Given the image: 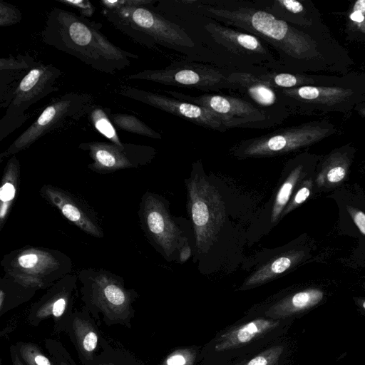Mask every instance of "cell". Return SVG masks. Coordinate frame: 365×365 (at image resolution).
Masks as SVG:
<instances>
[{
  "label": "cell",
  "instance_id": "cell-1",
  "mask_svg": "<svg viewBox=\"0 0 365 365\" xmlns=\"http://www.w3.org/2000/svg\"><path fill=\"white\" fill-rule=\"evenodd\" d=\"M200 13L264 41L284 72L331 71L346 73L351 63L346 51L319 26L302 29L281 20L255 0H188Z\"/></svg>",
  "mask_w": 365,
  "mask_h": 365
},
{
  "label": "cell",
  "instance_id": "cell-2",
  "mask_svg": "<svg viewBox=\"0 0 365 365\" xmlns=\"http://www.w3.org/2000/svg\"><path fill=\"white\" fill-rule=\"evenodd\" d=\"M102 25L74 12L53 7L41 33L42 41L71 55L101 73L114 75L138 56L113 44L101 31Z\"/></svg>",
  "mask_w": 365,
  "mask_h": 365
},
{
  "label": "cell",
  "instance_id": "cell-3",
  "mask_svg": "<svg viewBox=\"0 0 365 365\" xmlns=\"http://www.w3.org/2000/svg\"><path fill=\"white\" fill-rule=\"evenodd\" d=\"M102 14L116 29L150 49L163 46L180 59L211 64L227 69L221 61L202 48L179 25L151 7L103 9Z\"/></svg>",
  "mask_w": 365,
  "mask_h": 365
},
{
  "label": "cell",
  "instance_id": "cell-4",
  "mask_svg": "<svg viewBox=\"0 0 365 365\" xmlns=\"http://www.w3.org/2000/svg\"><path fill=\"white\" fill-rule=\"evenodd\" d=\"M277 90L291 115L346 113L365 103V76L350 73L339 84Z\"/></svg>",
  "mask_w": 365,
  "mask_h": 365
},
{
  "label": "cell",
  "instance_id": "cell-5",
  "mask_svg": "<svg viewBox=\"0 0 365 365\" xmlns=\"http://www.w3.org/2000/svg\"><path fill=\"white\" fill-rule=\"evenodd\" d=\"M336 132L335 125L327 120L312 121L240 140L230 153L238 159L274 157L310 146Z\"/></svg>",
  "mask_w": 365,
  "mask_h": 365
},
{
  "label": "cell",
  "instance_id": "cell-6",
  "mask_svg": "<svg viewBox=\"0 0 365 365\" xmlns=\"http://www.w3.org/2000/svg\"><path fill=\"white\" fill-rule=\"evenodd\" d=\"M94 105L93 97L88 93L72 91L59 96L0 154V161L29 148L43 135L81 120L88 115Z\"/></svg>",
  "mask_w": 365,
  "mask_h": 365
},
{
  "label": "cell",
  "instance_id": "cell-7",
  "mask_svg": "<svg viewBox=\"0 0 365 365\" xmlns=\"http://www.w3.org/2000/svg\"><path fill=\"white\" fill-rule=\"evenodd\" d=\"M187 186L196 250L204 252L215 241L224 222L223 202L218 191L206 179L200 161L193 163Z\"/></svg>",
  "mask_w": 365,
  "mask_h": 365
},
{
  "label": "cell",
  "instance_id": "cell-8",
  "mask_svg": "<svg viewBox=\"0 0 365 365\" xmlns=\"http://www.w3.org/2000/svg\"><path fill=\"white\" fill-rule=\"evenodd\" d=\"M232 71L211 64L176 59L159 69H145L126 76L128 80L149 81L165 86L220 93L232 89L229 75Z\"/></svg>",
  "mask_w": 365,
  "mask_h": 365
},
{
  "label": "cell",
  "instance_id": "cell-9",
  "mask_svg": "<svg viewBox=\"0 0 365 365\" xmlns=\"http://www.w3.org/2000/svg\"><path fill=\"white\" fill-rule=\"evenodd\" d=\"M85 308L96 320L108 327H132L135 294L118 280L100 276L86 282L82 291Z\"/></svg>",
  "mask_w": 365,
  "mask_h": 365
},
{
  "label": "cell",
  "instance_id": "cell-10",
  "mask_svg": "<svg viewBox=\"0 0 365 365\" xmlns=\"http://www.w3.org/2000/svg\"><path fill=\"white\" fill-rule=\"evenodd\" d=\"M61 74L53 65L39 62L24 76L0 120V142L27 121L31 106L58 90L55 83Z\"/></svg>",
  "mask_w": 365,
  "mask_h": 365
},
{
  "label": "cell",
  "instance_id": "cell-11",
  "mask_svg": "<svg viewBox=\"0 0 365 365\" xmlns=\"http://www.w3.org/2000/svg\"><path fill=\"white\" fill-rule=\"evenodd\" d=\"M168 96L198 105L218 116L228 130L235 128L267 129L277 125L251 103L235 96L205 93L190 96L177 91H162Z\"/></svg>",
  "mask_w": 365,
  "mask_h": 365
},
{
  "label": "cell",
  "instance_id": "cell-12",
  "mask_svg": "<svg viewBox=\"0 0 365 365\" xmlns=\"http://www.w3.org/2000/svg\"><path fill=\"white\" fill-rule=\"evenodd\" d=\"M78 148L87 150L93 159V163L88 167L101 173L145 165L156 154L153 147L127 143L118 145L113 143L91 141L82 143Z\"/></svg>",
  "mask_w": 365,
  "mask_h": 365
},
{
  "label": "cell",
  "instance_id": "cell-13",
  "mask_svg": "<svg viewBox=\"0 0 365 365\" xmlns=\"http://www.w3.org/2000/svg\"><path fill=\"white\" fill-rule=\"evenodd\" d=\"M118 93L160 109L197 125L218 132H225L220 118L207 108L170 96L123 86Z\"/></svg>",
  "mask_w": 365,
  "mask_h": 365
},
{
  "label": "cell",
  "instance_id": "cell-14",
  "mask_svg": "<svg viewBox=\"0 0 365 365\" xmlns=\"http://www.w3.org/2000/svg\"><path fill=\"white\" fill-rule=\"evenodd\" d=\"M230 95L240 97L264 112L277 125H282L291 114L277 88L269 86L257 76L239 71L229 75Z\"/></svg>",
  "mask_w": 365,
  "mask_h": 365
},
{
  "label": "cell",
  "instance_id": "cell-15",
  "mask_svg": "<svg viewBox=\"0 0 365 365\" xmlns=\"http://www.w3.org/2000/svg\"><path fill=\"white\" fill-rule=\"evenodd\" d=\"M73 286L58 284L51 288L31 307L26 317V322L31 327H38L48 319L53 320V334L66 332L73 310Z\"/></svg>",
  "mask_w": 365,
  "mask_h": 365
},
{
  "label": "cell",
  "instance_id": "cell-16",
  "mask_svg": "<svg viewBox=\"0 0 365 365\" xmlns=\"http://www.w3.org/2000/svg\"><path fill=\"white\" fill-rule=\"evenodd\" d=\"M143 219L150 235L167 257L180 252L187 242L164 203L153 195L145 197Z\"/></svg>",
  "mask_w": 365,
  "mask_h": 365
},
{
  "label": "cell",
  "instance_id": "cell-17",
  "mask_svg": "<svg viewBox=\"0 0 365 365\" xmlns=\"http://www.w3.org/2000/svg\"><path fill=\"white\" fill-rule=\"evenodd\" d=\"M96 322L84 307L73 312L66 329L83 365H94L103 348L105 337Z\"/></svg>",
  "mask_w": 365,
  "mask_h": 365
},
{
  "label": "cell",
  "instance_id": "cell-18",
  "mask_svg": "<svg viewBox=\"0 0 365 365\" xmlns=\"http://www.w3.org/2000/svg\"><path fill=\"white\" fill-rule=\"evenodd\" d=\"M317 161L316 156L307 153L291 159L282 173L283 180L271 203L269 222L274 225L281 220L282 214L299 183L307 177V168Z\"/></svg>",
  "mask_w": 365,
  "mask_h": 365
},
{
  "label": "cell",
  "instance_id": "cell-19",
  "mask_svg": "<svg viewBox=\"0 0 365 365\" xmlns=\"http://www.w3.org/2000/svg\"><path fill=\"white\" fill-rule=\"evenodd\" d=\"M263 9L287 23L302 29L319 25L320 17L314 6L307 1L255 0Z\"/></svg>",
  "mask_w": 365,
  "mask_h": 365
},
{
  "label": "cell",
  "instance_id": "cell-20",
  "mask_svg": "<svg viewBox=\"0 0 365 365\" xmlns=\"http://www.w3.org/2000/svg\"><path fill=\"white\" fill-rule=\"evenodd\" d=\"M326 297L324 290L309 287L292 293L273 304L265 316L274 319H288L305 314L322 304Z\"/></svg>",
  "mask_w": 365,
  "mask_h": 365
},
{
  "label": "cell",
  "instance_id": "cell-21",
  "mask_svg": "<svg viewBox=\"0 0 365 365\" xmlns=\"http://www.w3.org/2000/svg\"><path fill=\"white\" fill-rule=\"evenodd\" d=\"M38 63L28 53L9 55L0 58V107L1 108H8L21 80Z\"/></svg>",
  "mask_w": 365,
  "mask_h": 365
},
{
  "label": "cell",
  "instance_id": "cell-22",
  "mask_svg": "<svg viewBox=\"0 0 365 365\" xmlns=\"http://www.w3.org/2000/svg\"><path fill=\"white\" fill-rule=\"evenodd\" d=\"M282 319L258 318L235 327L222 334L215 349L225 351L245 346L278 327Z\"/></svg>",
  "mask_w": 365,
  "mask_h": 365
},
{
  "label": "cell",
  "instance_id": "cell-23",
  "mask_svg": "<svg viewBox=\"0 0 365 365\" xmlns=\"http://www.w3.org/2000/svg\"><path fill=\"white\" fill-rule=\"evenodd\" d=\"M45 196L69 221L87 233L101 237V231L90 213L78 202L63 190L53 187H44Z\"/></svg>",
  "mask_w": 365,
  "mask_h": 365
},
{
  "label": "cell",
  "instance_id": "cell-24",
  "mask_svg": "<svg viewBox=\"0 0 365 365\" xmlns=\"http://www.w3.org/2000/svg\"><path fill=\"white\" fill-rule=\"evenodd\" d=\"M354 156V148L346 145L336 148L322 160L315 178L318 188L329 189L341 185L346 178Z\"/></svg>",
  "mask_w": 365,
  "mask_h": 365
},
{
  "label": "cell",
  "instance_id": "cell-25",
  "mask_svg": "<svg viewBox=\"0 0 365 365\" xmlns=\"http://www.w3.org/2000/svg\"><path fill=\"white\" fill-rule=\"evenodd\" d=\"M349 75L350 73L341 76H324L272 71L258 75L257 77L272 88L289 89L308 86L339 84L345 81Z\"/></svg>",
  "mask_w": 365,
  "mask_h": 365
},
{
  "label": "cell",
  "instance_id": "cell-26",
  "mask_svg": "<svg viewBox=\"0 0 365 365\" xmlns=\"http://www.w3.org/2000/svg\"><path fill=\"white\" fill-rule=\"evenodd\" d=\"M304 255V250H292L276 256L252 274L240 289H250L276 278L298 264Z\"/></svg>",
  "mask_w": 365,
  "mask_h": 365
},
{
  "label": "cell",
  "instance_id": "cell-27",
  "mask_svg": "<svg viewBox=\"0 0 365 365\" xmlns=\"http://www.w3.org/2000/svg\"><path fill=\"white\" fill-rule=\"evenodd\" d=\"M19 162L12 156L4 169L1 187L0 188V225H4L16 197L19 177Z\"/></svg>",
  "mask_w": 365,
  "mask_h": 365
},
{
  "label": "cell",
  "instance_id": "cell-28",
  "mask_svg": "<svg viewBox=\"0 0 365 365\" xmlns=\"http://www.w3.org/2000/svg\"><path fill=\"white\" fill-rule=\"evenodd\" d=\"M106 110L115 128L154 139L162 138L160 133L135 115L128 113H113L108 108Z\"/></svg>",
  "mask_w": 365,
  "mask_h": 365
},
{
  "label": "cell",
  "instance_id": "cell-29",
  "mask_svg": "<svg viewBox=\"0 0 365 365\" xmlns=\"http://www.w3.org/2000/svg\"><path fill=\"white\" fill-rule=\"evenodd\" d=\"M94 365H141L128 351L112 346L105 338Z\"/></svg>",
  "mask_w": 365,
  "mask_h": 365
},
{
  "label": "cell",
  "instance_id": "cell-30",
  "mask_svg": "<svg viewBox=\"0 0 365 365\" xmlns=\"http://www.w3.org/2000/svg\"><path fill=\"white\" fill-rule=\"evenodd\" d=\"M88 116L96 130L111 143L118 145L123 143L120 140L115 127L108 117L106 108L94 105Z\"/></svg>",
  "mask_w": 365,
  "mask_h": 365
},
{
  "label": "cell",
  "instance_id": "cell-31",
  "mask_svg": "<svg viewBox=\"0 0 365 365\" xmlns=\"http://www.w3.org/2000/svg\"><path fill=\"white\" fill-rule=\"evenodd\" d=\"M39 252H26L17 258L18 267L21 270L26 271V272L31 273L28 278L24 287L30 288H37L35 280V273H38V270H43L46 268L44 265L46 261L50 260V257H46L45 254L40 255Z\"/></svg>",
  "mask_w": 365,
  "mask_h": 365
},
{
  "label": "cell",
  "instance_id": "cell-32",
  "mask_svg": "<svg viewBox=\"0 0 365 365\" xmlns=\"http://www.w3.org/2000/svg\"><path fill=\"white\" fill-rule=\"evenodd\" d=\"M15 345L18 354L26 365H55L49 355L36 343L20 341Z\"/></svg>",
  "mask_w": 365,
  "mask_h": 365
},
{
  "label": "cell",
  "instance_id": "cell-33",
  "mask_svg": "<svg viewBox=\"0 0 365 365\" xmlns=\"http://www.w3.org/2000/svg\"><path fill=\"white\" fill-rule=\"evenodd\" d=\"M313 187V179L312 178H305L294 192L282 214L281 219L307 200L312 194Z\"/></svg>",
  "mask_w": 365,
  "mask_h": 365
},
{
  "label": "cell",
  "instance_id": "cell-34",
  "mask_svg": "<svg viewBox=\"0 0 365 365\" xmlns=\"http://www.w3.org/2000/svg\"><path fill=\"white\" fill-rule=\"evenodd\" d=\"M44 346L55 365H77L61 341L46 338L44 340Z\"/></svg>",
  "mask_w": 365,
  "mask_h": 365
},
{
  "label": "cell",
  "instance_id": "cell-35",
  "mask_svg": "<svg viewBox=\"0 0 365 365\" xmlns=\"http://www.w3.org/2000/svg\"><path fill=\"white\" fill-rule=\"evenodd\" d=\"M284 351L283 345H275L262 351L242 365H276Z\"/></svg>",
  "mask_w": 365,
  "mask_h": 365
},
{
  "label": "cell",
  "instance_id": "cell-36",
  "mask_svg": "<svg viewBox=\"0 0 365 365\" xmlns=\"http://www.w3.org/2000/svg\"><path fill=\"white\" fill-rule=\"evenodd\" d=\"M196 352L190 348L178 349L170 353L160 365H193Z\"/></svg>",
  "mask_w": 365,
  "mask_h": 365
},
{
  "label": "cell",
  "instance_id": "cell-37",
  "mask_svg": "<svg viewBox=\"0 0 365 365\" xmlns=\"http://www.w3.org/2000/svg\"><path fill=\"white\" fill-rule=\"evenodd\" d=\"M22 13L16 6L1 0L0 1V26L17 24L22 19Z\"/></svg>",
  "mask_w": 365,
  "mask_h": 365
},
{
  "label": "cell",
  "instance_id": "cell-38",
  "mask_svg": "<svg viewBox=\"0 0 365 365\" xmlns=\"http://www.w3.org/2000/svg\"><path fill=\"white\" fill-rule=\"evenodd\" d=\"M349 27L365 34V0L356 1L349 15Z\"/></svg>",
  "mask_w": 365,
  "mask_h": 365
},
{
  "label": "cell",
  "instance_id": "cell-39",
  "mask_svg": "<svg viewBox=\"0 0 365 365\" xmlns=\"http://www.w3.org/2000/svg\"><path fill=\"white\" fill-rule=\"evenodd\" d=\"M157 0H101L100 4L103 9H115L120 7H150Z\"/></svg>",
  "mask_w": 365,
  "mask_h": 365
},
{
  "label": "cell",
  "instance_id": "cell-40",
  "mask_svg": "<svg viewBox=\"0 0 365 365\" xmlns=\"http://www.w3.org/2000/svg\"><path fill=\"white\" fill-rule=\"evenodd\" d=\"M66 6L74 8L80 13V16L88 19L95 11V7L88 0H56Z\"/></svg>",
  "mask_w": 365,
  "mask_h": 365
},
{
  "label": "cell",
  "instance_id": "cell-41",
  "mask_svg": "<svg viewBox=\"0 0 365 365\" xmlns=\"http://www.w3.org/2000/svg\"><path fill=\"white\" fill-rule=\"evenodd\" d=\"M347 211L355 225L361 233L365 236V213L351 206H347Z\"/></svg>",
  "mask_w": 365,
  "mask_h": 365
},
{
  "label": "cell",
  "instance_id": "cell-42",
  "mask_svg": "<svg viewBox=\"0 0 365 365\" xmlns=\"http://www.w3.org/2000/svg\"><path fill=\"white\" fill-rule=\"evenodd\" d=\"M9 354L11 365H26L18 354L15 344H11L9 347Z\"/></svg>",
  "mask_w": 365,
  "mask_h": 365
},
{
  "label": "cell",
  "instance_id": "cell-43",
  "mask_svg": "<svg viewBox=\"0 0 365 365\" xmlns=\"http://www.w3.org/2000/svg\"><path fill=\"white\" fill-rule=\"evenodd\" d=\"M191 255V247L186 242L179 252L180 262H184L187 261Z\"/></svg>",
  "mask_w": 365,
  "mask_h": 365
},
{
  "label": "cell",
  "instance_id": "cell-44",
  "mask_svg": "<svg viewBox=\"0 0 365 365\" xmlns=\"http://www.w3.org/2000/svg\"><path fill=\"white\" fill-rule=\"evenodd\" d=\"M354 301L359 312L365 315V298L354 297Z\"/></svg>",
  "mask_w": 365,
  "mask_h": 365
},
{
  "label": "cell",
  "instance_id": "cell-45",
  "mask_svg": "<svg viewBox=\"0 0 365 365\" xmlns=\"http://www.w3.org/2000/svg\"><path fill=\"white\" fill-rule=\"evenodd\" d=\"M355 110L363 117H365V103L356 106Z\"/></svg>",
  "mask_w": 365,
  "mask_h": 365
},
{
  "label": "cell",
  "instance_id": "cell-46",
  "mask_svg": "<svg viewBox=\"0 0 365 365\" xmlns=\"http://www.w3.org/2000/svg\"><path fill=\"white\" fill-rule=\"evenodd\" d=\"M0 365H3L1 359L0 360Z\"/></svg>",
  "mask_w": 365,
  "mask_h": 365
},
{
  "label": "cell",
  "instance_id": "cell-47",
  "mask_svg": "<svg viewBox=\"0 0 365 365\" xmlns=\"http://www.w3.org/2000/svg\"><path fill=\"white\" fill-rule=\"evenodd\" d=\"M241 364H242V363H238V364H237L235 365H241Z\"/></svg>",
  "mask_w": 365,
  "mask_h": 365
},
{
  "label": "cell",
  "instance_id": "cell-48",
  "mask_svg": "<svg viewBox=\"0 0 365 365\" xmlns=\"http://www.w3.org/2000/svg\"><path fill=\"white\" fill-rule=\"evenodd\" d=\"M364 76H365V73H364Z\"/></svg>",
  "mask_w": 365,
  "mask_h": 365
}]
</instances>
